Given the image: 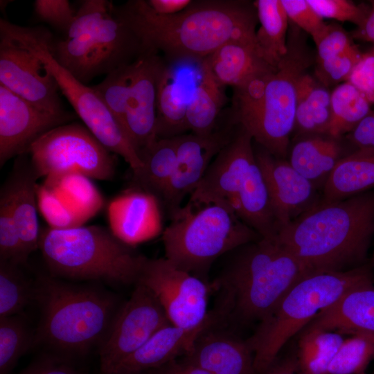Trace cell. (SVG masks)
I'll use <instances>...</instances> for the list:
<instances>
[{
  "label": "cell",
  "mask_w": 374,
  "mask_h": 374,
  "mask_svg": "<svg viewBox=\"0 0 374 374\" xmlns=\"http://www.w3.org/2000/svg\"><path fill=\"white\" fill-rule=\"evenodd\" d=\"M116 10L145 50L162 53L172 61L202 62L229 42L256 45L258 20L253 2L193 1L178 13L160 15L145 0H132Z\"/></svg>",
  "instance_id": "6da1fadb"
},
{
  "label": "cell",
  "mask_w": 374,
  "mask_h": 374,
  "mask_svg": "<svg viewBox=\"0 0 374 374\" xmlns=\"http://www.w3.org/2000/svg\"><path fill=\"white\" fill-rule=\"evenodd\" d=\"M374 235V190L319 202L272 238L312 272L362 264Z\"/></svg>",
  "instance_id": "7a4b0ae2"
},
{
  "label": "cell",
  "mask_w": 374,
  "mask_h": 374,
  "mask_svg": "<svg viewBox=\"0 0 374 374\" xmlns=\"http://www.w3.org/2000/svg\"><path fill=\"white\" fill-rule=\"evenodd\" d=\"M312 62L304 36L292 26L287 51L278 65L233 89L231 121L276 157H286L295 125L296 84Z\"/></svg>",
  "instance_id": "3957f363"
},
{
  "label": "cell",
  "mask_w": 374,
  "mask_h": 374,
  "mask_svg": "<svg viewBox=\"0 0 374 374\" xmlns=\"http://www.w3.org/2000/svg\"><path fill=\"white\" fill-rule=\"evenodd\" d=\"M56 60L84 84L131 64L145 51L131 27L107 0H84L63 39L54 40Z\"/></svg>",
  "instance_id": "277c9868"
},
{
  "label": "cell",
  "mask_w": 374,
  "mask_h": 374,
  "mask_svg": "<svg viewBox=\"0 0 374 374\" xmlns=\"http://www.w3.org/2000/svg\"><path fill=\"white\" fill-rule=\"evenodd\" d=\"M39 249L51 274L63 278L136 284L147 258L98 225L41 230Z\"/></svg>",
  "instance_id": "5b68a950"
},
{
  "label": "cell",
  "mask_w": 374,
  "mask_h": 374,
  "mask_svg": "<svg viewBox=\"0 0 374 374\" xmlns=\"http://www.w3.org/2000/svg\"><path fill=\"white\" fill-rule=\"evenodd\" d=\"M217 284L226 293L225 306L247 319H263L310 272L274 238L241 247Z\"/></svg>",
  "instance_id": "8992f818"
},
{
  "label": "cell",
  "mask_w": 374,
  "mask_h": 374,
  "mask_svg": "<svg viewBox=\"0 0 374 374\" xmlns=\"http://www.w3.org/2000/svg\"><path fill=\"white\" fill-rule=\"evenodd\" d=\"M371 283L372 273L364 265L344 271L312 272L301 279L247 341L253 352L256 374L267 371L286 342L319 313L348 291Z\"/></svg>",
  "instance_id": "52a82bcc"
},
{
  "label": "cell",
  "mask_w": 374,
  "mask_h": 374,
  "mask_svg": "<svg viewBox=\"0 0 374 374\" xmlns=\"http://www.w3.org/2000/svg\"><path fill=\"white\" fill-rule=\"evenodd\" d=\"M35 285L42 310L35 343L69 354L99 344L118 310L114 296L48 276H39Z\"/></svg>",
  "instance_id": "ba28073f"
},
{
  "label": "cell",
  "mask_w": 374,
  "mask_h": 374,
  "mask_svg": "<svg viewBox=\"0 0 374 374\" xmlns=\"http://www.w3.org/2000/svg\"><path fill=\"white\" fill-rule=\"evenodd\" d=\"M162 233L165 258L195 276L221 256L261 236L231 208L219 204H186Z\"/></svg>",
  "instance_id": "9c48e42d"
},
{
  "label": "cell",
  "mask_w": 374,
  "mask_h": 374,
  "mask_svg": "<svg viewBox=\"0 0 374 374\" xmlns=\"http://www.w3.org/2000/svg\"><path fill=\"white\" fill-rule=\"evenodd\" d=\"M19 28L84 125L107 150L120 155L132 171L139 169L142 161L137 151L98 93L78 80L55 58L51 50L54 41L52 34L42 27L19 26Z\"/></svg>",
  "instance_id": "30bf717a"
},
{
  "label": "cell",
  "mask_w": 374,
  "mask_h": 374,
  "mask_svg": "<svg viewBox=\"0 0 374 374\" xmlns=\"http://www.w3.org/2000/svg\"><path fill=\"white\" fill-rule=\"evenodd\" d=\"M27 154L38 178L53 181L72 174L101 181L113 179L116 161L84 125L70 123L46 132Z\"/></svg>",
  "instance_id": "8fae6325"
},
{
  "label": "cell",
  "mask_w": 374,
  "mask_h": 374,
  "mask_svg": "<svg viewBox=\"0 0 374 374\" xmlns=\"http://www.w3.org/2000/svg\"><path fill=\"white\" fill-rule=\"evenodd\" d=\"M0 84L41 109L66 114L58 85L21 35L19 25L0 20Z\"/></svg>",
  "instance_id": "7c38bea8"
},
{
  "label": "cell",
  "mask_w": 374,
  "mask_h": 374,
  "mask_svg": "<svg viewBox=\"0 0 374 374\" xmlns=\"http://www.w3.org/2000/svg\"><path fill=\"white\" fill-rule=\"evenodd\" d=\"M136 283L152 292L173 326L194 330L208 322L216 313L208 312V285L166 258H147Z\"/></svg>",
  "instance_id": "4fadbf2b"
},
{
  "label": "cell",
  "mask_w": 374,
  "mask_h": 374,
  "mask_svg": "<svg viewBox=\"0 0 374 374\" xmlns=\"http://www.w3.org/2000/svg\"><path fill=\"white\" fill-rule=\"evenodd\" d=\"M170 323L152 292L136 283L130 297L117 310L98 344L101 374L112 373L119 364Z\"/></svg>",
  "instance_id": "5bb4252c"
},
{
  "label": "cell",
  "mask_w": 374,
  "mask_h": 374,
  "mask_svg": "<svg viewBox=\"0 0 374 374\" xmlns=\"http://www.w3.org/2000/svg\"><path fill=\"white\" fill-rule=\"evenodd\" d=\"M235 125L230 120L228 125L209 134L191 133L175 137L176 165L160 200L170 219L179 212L185 197L195 191L214 158L231 140Z\"/></svg>",
  "instance_id": "9a60e30c"
},
{
  "label": "cell",
  "mask_w": 374,
  "mask_h": 374,
  "mask_svg": "<svg viewBox=\"0 0 374 374\" xmlns=\"http://www.w3.org/2000/svg\"><path fill=\"white\" fill-rule=\"evenodd\" d=\"M165 64L152 50H145L131 64L123 129L139 155L157 139V84Z\"/></svg>",
  "instance_id": "2e32d148"
},
{
  "label": "cell",
  "mask_w": 374,
  "mask_h": 374,
  "mask_svg": "<svg viewBox=\"0 0 374 374\" xmlns=\"http://www.w3.org/2000/svg\"><path fill=\"white\" fill-rule=\"evenodd\" d=\"M71 118L69 113L41 109L0 84V167L27 153L41 136Z\"/></svg>",
  "instance_id": "e0dca14e"
},
{
  "label": "cell",
  "mask_w": 374,
  "mask_h": 374,
  "mask_svg": "<svg viewBox=\"0 0 374 374\" xmlns=\"http://www.w3.org/2000/svg\"><path fill=\"white\" fill-rule=\"evenodd\" d=\"M238 127L189 196L187 204H219L229 208L236 197L249 168L256 161L251 136L240 125Z\"/></svg>",
  "instance_id": "ac0fdd59"
},
{
  "label": "cell",
  "mask_w": 374,
  "mask_h": 374,
  "mask_svg": "<svg viewBox=\"0 0 374 374\" xmlns=\"http://www.w3.org/2000/svg\"><path fill=\"white\" fill-rule=\"evenodd\" d=\"M255 155L265 178L278 231L319 202L315 185L289 161L274 157L261 147L255 150Z\"/></svg>",
  "instance_id": "d6986e66"
},
{
  "label": "cell",
  "mask_w": 374,
  "mask_h": 374,
  "mask_svg": "<svg viewBox=\"0 0 374 374\" xmlns=\"http://www.w3.org/2000/svg\"><path fill=\"white\" fill-rule=\"evenodd\" d=\"M161 208L156 197L130 188L109 202V228L118 239L134 247L163 233Z\"/></svg>",
  "instance_id": "ffe728a7"
},
{
  "label": "cell",
  "mask_w": 374,
  "mask_h": 374,
  "mask_svg": "<svg viewBox=\"0 0 374 374\" xmlns=\"http://www.w3.org/2000/svg\"><path fill=\"white\" fill-rule=\"evenodd\" d=\"M37 179L28 154H23L15 158L1 189L9 202L26 260L31 253L39 249L41 229L37 216Z\"/></svg>",
  "instance_id": "44dd1931"
},
{
  "label": "cell",
  "mask_w": 374,
  "mask_h": 374,
  "mask_svg": "<svg viewBox=\"0 0 374 374\" xmlns=\"http://www.w3.org/2000/svg\"><path fill=\"white\" fill-rule=\"evenodd\" d=\"M224 312L215 316L202 326L186 330L168 324L155 332L143 346L124 359L112 373H138L158 369L192 349L197 339L211 329ZM112 374V373H111Z\"/></svg>",
  "instance_id": "7402d4cb"
},
{
  "label": "cell",
  "mask_w": 374,
  "mask_h": 374,
  "mask_svg": "<svg viewBox=\"0 0 374 374\" xmlns=\"http://www.w3.org/2000/svg\"><path fill=\"white\" fill-rule=\"evenodd\" d=\"M182 359L211 374H256L247 341L211 329L197 339Z\"/></svg>",
  "instance_id": "603a6c76"
},
{
  "label": "cell",
  "mask_w": 374,
  "mask_h": 374,
  "mask_svg": "<svg viewBox=\"0 0 374 374\" xmlns=\"http://www.w3.org/2000/svg\"><path fill=\"white\" fill-rule=\"evenodd\" d=\"M308 326V330H329L341 335H374V283L348 291Z\"/></svg>",
  "instance_id": "cb8c5ba5"
},
{
  "label": "cell",
  "mask_w": 374,
  "mask_h": 374,
  "mask_svg": "<svg viewBox=\"0 0 374 374\" xmlns=\"http://www.w3.org/2000/svg\"><path fill=\"white\" fill-rule=\"evenodd\" d=\"M204 60L220 85L233 89L276 67L262 58L255 44L239 42L223 44Z\"/></svg>",
  "instance_id": "d4e9b609"
},
{
  "label": "cell",
  "mask_w": 374,
  "mask_h": 374,
  "mask_svg": "<svg viewBox=\"0 0 374 374\" xmlns=\"http://www.w3.org/2000/svg\"><path fill=\"white\" fill-rule=\"evenodd\" d=\"M374 188V152L356 150L342 157L326 179L322 202L348 198Z\"/></svg>",
  "instance_id": "484cf974"
},
{
  "label": "cell",
  "mask_w": 374,
  "mask_h": 374,
  "mask_svg": "<svg viewBox=\"0 0 374 374\" xmlns=\"http://www.w3.org/2000/svg\"><path fill=\"white\" fill-rule=\"evenodd\" d=\"M331 121V92L306 73L296 84L294 129L304 134L328 135Z\"/></svg>",
  "instance_id": "4316f807"
},
{
  "label": "cell",
  "mask_w": 374,
  "mask_h": 374,
  "mask_svg": "<svg viewBox=\"0 0 374 374\" xmlns=\"http://www.w3.org/2000/svg\"><path fill=\"white\" fill-rule=\"evenodd\" d=\"M224 87L211 74L204 60L200 64V78L188 100V130L199 135L212 133L225 102Z\"/></svg>",
  "instance_id": "83f0119b"
},
{
  "label": "cell",
  "mask_w": 374,
  "mask_h": 374,
  "mask_svg": "<svg viewBox=\"0 0 374 374\" xmlns=\"http://www.w3.org/2000/svg\"><path fill=\"white\" fill-rule=\"evenodd\" d=\"M141 167L133 171L132 186L160 202L177 161L175 139H157L140 152Z\"/></svg>",
  "instance_id": "f1b7e54d"
},
{
  "label": "cell",
  "mask_w": 374,
  "mask_h": 374,
  "mask_svg": "<svg viewBox=\"0 0 374 374\" xmlns=\"http://www.w3.org/2000/svg\"><path fill=\"white\" fill-rule=\"evenodd\" d=\"M188 100L184 87L174 70L165 64L157 84V139L174 138L188 131Z\"/></svg>",
  "instance_id": "f546056e"
},
{
  "label": "cell",
  "mask_w": 374,
  "mask_h": 374,
  "mask_svg": "<svg viewBox=\"0 0 374 374\" xmlns=\"http://www.w3.org/2000/svg\"><path fill=\"white\" fill-rule=\"evenodd\" d=\"M341 158V147L337 139L316 135L296 143L289 162L315 185L321 180L326 181Z\"/></svg>",
  "instance_id": "4dcf8cb0"
},
{
  "label": "cell",
  "mask_w": 374,
  "mask_h": 374,
  "mask_svg": "<svg viewBox=\"0 0 374 374\" xmlns=\"http://www.w3.org/2000/svg\"><path fill=\"white\" fill-rule=\"evenodd\" d=\"M260 28L256 32V46L262 58L276 66L287 51L288 17L280 0L253 1Z\"/></svg>",
  "instance_id": "1f68e13d"
},
{
  "label": "cell",
  "mask_w": 374,
  "mask_h": 374,
  "mask_svg": "<svg viewBox=\"0 0 374 374\" xmlns=\"http://www.w3.org/2000/svg\"><path fill=\"white\" fill-rule=\"evenodd\" d=\"M371 103L348 82L331 92V121L328 136L335 139L349 134L371 112Z\"/></svg>",
  "instance_id": "d6a6232c"
},
{
  "label": "cell",
  "mask_w": 374,
  "mask_h": 374,
  "mask_svg": "<svg viewBox=\"0 0 374 374\" xmlns=\"http://www.w3.org/2000/svg\"><path fill=\"white\" fill-rule=\"evenodd\" d=\"M81 225L103 206V199L91 179L78 174L69 175L53 181H45Z\"/></svg>",
  "instance_id": "836d02e7"
},
{
  "label": "cell",
  "mask_w": 374,
  "mask_h": 374,
  "mask_svg": "<svg viewBox=\"0 0 374 374\" xmlns=\"http://www.w3.org/2000/svg\"><path fill=\"white\" fill-rule=\"evenodd\" d=\"M336 332L305 329L302 335L296 358L302 374H328V368L344 341Z\"/></svg>",
  "instance_id": "e575fe53"
},
{
  "label": "cell",
  "mask_w": 374,
  "mask_h": 374,
  "mask_svg": "<svg viewBox=\"0 0 374 374\" xmlns=\"http://www.w3.org/2000/svg\"><path fill=\"white\" fill-rule=\"evenodd\" d=\"M35 296V285L26 278L19 265L0 260V317L20 313Z\"/></svg>",
  "instance_id": "d590c367"
},
{
  "label": "cell",
  "mask_w": 374,
  "mask_h": 374,
  "mask_svg": "<svg viewBox=\"0 0 374 374\" xmlns=\"http://www.w3.org/2000/svg\"><path fill=\"white\" fill-rule=\"evenodd\" d=\"M34 344L35 335L21 318L16 315L0 317V374H10Z\"/></svg>",
  "instance_id": "8d00e7d4"
},
{
  "label": "cell",
  "mask_w": 374,
  "mask_h": 374,
  "mask_svg": "<svg viewBox=\"0 0 374 374\" xmlns=\"http://www.w3.org/2000/svg\"><path fill=\"white\" fill-rule=\"evenodd\" d=\"M374 357V335L358 334L344 339L327 371L328 374H359Z\"/></svg>",
  "instance_id": "74e56055"
},
{
  "label": "cell",
  "mask_w": 374,
  "mask_h": 374,
  "mask_svg": "<svg viewBox=\"0 0 374 374\" xmlns=\"http://www.w3.org/2000/svg\"><path fill=\"white\" fill-rule=\"evenodd\" d=\"M131 64L118 68L107 74L99 84L93 87L122 129L130 82Z\"/></svg>",
  "instance_id": "f35d334b"
},
{
  "label": "cell",
  "mask_w": 374,
  "mask_h": 374,
  "mask_svg": "<svg viewBox=\"0 0 374 374\" xmlns=\"http://www.w3.org/2000/svg\"><path fill=\"white\" fill-rule=\"evenodd\" d=\"M0 260L25 264L22 242L9 202L0 191Z\"/></svg>",
  "instance_id": "ab89813d"
},
{
  "label": "cell",
  "mask_w": 374,
  "mask_h": 374,
  "mask_svg": "<svg viewBox=\"0 0 374 374\" xmlns=\"http://www.w3.org/2000/svg\"><path fill=\"white\" fill-rule=\"evenodd\" d=\"M362 53L354 45L348 51L321 62H317L316 78L325 87L346 82Z\"/></svg>",
  "instance_id": "60d3db41"
},
{
  "label": "cell",
  "mask_w": 374,
  "mask_h": 374,
  "mask_svg": "<svg viewBox=\"0 0 374 374\" xmlns=\"http://www.w3.org/2000/svg\"><path fill=\"white\" fill-rule=\"evenodd\" d=\"M37 202L49 227L66 229L81 225L54 191L44 184L37 186Z\"/></svg>",
  "instance_id": "b9f144b4"
},
{
  "label": "cell",
  "mask_w": 374,
  "mask_h": 374,
  "mask_svg": "<svg viewBox=\"0 0 374 374\" xmlns=\"http://www.w3.org/2000/svg\"><path fill=\"white\" fill-rule=\"evenodd\" d=\"M289 19L309 34L315 44L324 34L328 24L309 5L307 0H280Z\"/></svg>",
  "instance_id": "7bdbcfd3"
},
{
  "label": "cell",
  "mask_w": 374,
  "mask_h": 374,
  "mask_svg": "<svg viewBox=\"0 0 374 374\" xmlns=\"http://www.w3.org/2000/svg\"><path fill=\"white\" fill-rule=\"evenodd\" d=\"M312 8L321 17L349 21L359 27L364 23L369 8L348 0H307Z\"/></svg>",
  "instance_id": "ee69618b"
},
{
  "label": "cell",
  "mask_w": 374,
  "mask_h": 374,
  "mask_svg": "<svg viewBox=\"0 0 374 374\" xmlns=\"http://www.w3.org/2000/svg\"><path fill=\"white\" fill-rule=\"evenodd\" d=\"M34 12L42 21L65 34L75 19L77 10L68 0H36Z\"/></svg>",
  "instance_id": "f6af8a7d"
},
{
  "label": "cell",
  "mask_w": 374,
  "mask_h": 374,
  "mask_svg": "<svg viewBox=\"0 0 374 374\" xmlns=\"http://www.w3.org/2000/svg\"><path fill=\"white\" fill-rule=\"evenodd\" d=\"M317 62L334 57L354 46L347 33L336 24H328L326 30L316 44Z\"/></svg>",
  "instance_id": "bcb514c9"
},
{
  "label": "cell",
  "mask_w": 374,
  "mask_h": 374,
  "mask_svg": "<svg viewBox=\"0 0 374 374\" xmlns=\"http://www.w3.org/2000/svg\"><path fill=\"white\" fill-rule=\"evenodd\" d=\"M346 82L356 87L374 104V53L362 54Z\"/></svg>",
  "instance_id": "7dc6e473"
},
{
  "label": "cell",
  "mask_w": 374,
  "mask_h": 374,
  "mask_svg": "<svg viewBox=\"0 0 374 374\" xmlns=\"http://www.w3.org/2000/svg\"><path fill=\"white\" fill-rule=\"evenodd\" d=\"M348 139L357 150L374 152V112H371L348 134Z\"/></svg>",
  "instance_id": "c3c4849f"
},
{
  "label": "cell",
  "mask_w": 374,
  "mask_h": 374,
  "mask_svg": "<svg viewBox=\"0 0 374 374\" xmlns=\"http://www.w3.org/2000/svg\"><path fill=\"white\" fill-rule=\"evenodd\" d=\"M19 374H82L69 363L57 357H46L34 362Z\"/></svg>",
  "instance_id": "681fc988"
},
{
  "label": "cell",
  "mask_w": 374,
  "mask_h": 374,
  "mask_svg": "<svg viewBox=\"0 0 374 374\" xmlns=\"http://www.w3.org/2000/svg\"><path fill=\"white\" fill-rule=\"evenodd\" d=\"M148 7L156 14L171 15L188 7L191 0H145Z\"/></svg>",
  "instance_id": "f907efd6"
},
{
  "label": "cell",
  "mask_w": 374,
  "mask_h": 374,
  "mask_svg": "<svg viewBox=\"0 0 374 374\" xmlns=\"http://www.w3.org/2000/svg\"><path fill=\"white\" fill-rule=\"evenodd\" d=\"M157 371L158 374H211L182 358L180 360L175 359Z\"/></svg>",
  "instance_id": "816d5d0a"
},
{
  "label": "cell",
  "mask_w": 374,
  "mask_h": 374,
  "mask_svg": "<svg viewBox=\"0 0 374 374\" xmlns=\"http://www.w3.org/2000/svg\"><path fill=\"white\" fill-rule=\"evenodd\" d=\"M371 6L364 23L357 27L354 36L358 39L374 43V1H371Z\"/></svg>",
  "instance_id": "f5cc1de1"
},
{
  "label": "cell",
  "mask_w": 374,
  "mask_h": 374,
  "mask_svg": "<svg viewBox=\"0 0 374 374\" xmlns=\"http://www.w3.org/2000/svg\"><path fill=\"white\" fill-rule=\"evenodd\" d=\"M262 374H302L296 359H287L275 362Z\"/></svg>",
  "instance_id": "db71d44e"
},
{
  "label": "cell",
  "mask_w": 374,
  "mask_h": 374,
  "mask_svg": "<svg viewBox=\"0 0 374 374\" xmlns=\"http://www.w3.org/2000/svg\"><path fill=\"white\" fill-rule=\"evenodd\" d=\"M112 374H158L157 369L138 373H114Z\"/></svg>",
  "instance_id": "11a10c76"
},
{
  "label": "cell",
  "mask_w": 374,
  "mask_h": 374,
  "mask_svg": "<svg viewBox=\"0 0 374 374\" xmlns=\"http://www.w3.org/2000/svg\"><path fill=\"white\" fill-rule=\"evenodd\" d=\"M359 374H366L365 372L361 373Z\"/></svg>",
  "instance_id": "9f6ffc18"
},
{
  "label": "cell",
  "mask_w": 374,
  "mask_h": 374,
  "mask_svg": "<svg viewBox=\"0 0 374 374\" xmlns=\"http://www.w3.org/2000/svg\"><path fill=\"white\" fill-rule=\"evenodd\" d=\"M372 52H373V53H374V48H373V51H372Z\"/></svg>",
  "instance_id": "6f0895ef"
},
{
  "label": "cell",
  "mask_w": 374,
  "mask_h": 374,
  "mask_svg": "<svg viewBox=\"0 0 374 374\" xmlns=\"http://www.w3.org/2000/svg\"><path fill=\"white\" fill-rule=\"evenodd\" d=\"M373 260H374V256H373Z\"/></svg>",
  "instance_id": "680465c9"
}]
</instances>
